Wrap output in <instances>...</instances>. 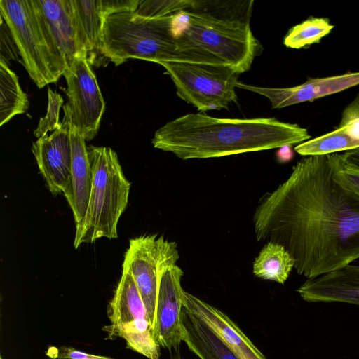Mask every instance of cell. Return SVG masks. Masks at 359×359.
I'll return each instance as SVG.
<instances>
[{
  "label": "cell",
  "mask_w": 359,
  "mask_h": 359,
  "mask_svg": "<svg viewBox=\"0 0 359 359\" xmlns=\"http://www.w3.org/2000/svg\"><path fill=\"white\" fill-rule=\"evenodd\" d=\"M253 4V0H191L172 15L177 50L189 62L247 72L262 50L250 28Z\"/></svg>",
  "instance_id": "3"
},
{
  "label": "cell",
  "mask_w": 359,
  "mask_h": 359,
  "mask_svg": "<svg viewBox=\"0 0 359 359\" xmlns=\"http://www.w3.org/2000/svg\"><path fill=\"white\" fill-rule=\"evenodd\" d=\"M79 32L86 46L90 65L98 66L107 60L103 53L102 26L104 18L97 0H72Z\"/></svg>",
  "instance_id": "19"
},
{
  "label": "cell",
  "mask_w": 359,
  "mask_h": 359,
  "mask_svg": "<svg viewBox=\"0 0 359 359\" xmlns=\"http://www.w3.org/2000/svg\"><path fill=\"white\" fill-rule=\"evenodd\" d=\"M294 264V258L285 247L268 241L255 259L252 272L257 278L284 284Z\"/></svg>",
  "instance_id": "20"
},
{
  "label": "cell",
  "mask_w": 359,
  "mask_h": 359,
  "mask_svg": "<svg viewBox=\"0 0 359 359\" xmlns=\"http://www.w3.org/2000/svg\"><path fill=\"white\" fill-rule=\"evenodd\" d=\"M47 355L52 358L59 359H114L109 357L88 353L72 347H50Z\"/></svg>",
  "instance_id": "30"
},
{
  "label": "cell",
  "mask_w": 359,
  "mask_h": 359,
  "mask_svg": "<svg viewBox=\"0 0 359 359\" xmlns=\"http://www.w3.org/2000/svg\"><path fill=\"white\" fill-rule=\"evenodd\" d=\"M278 149L276 156L277 161L279 163H287L293 158L294 151L292 150V145L286 144Z\"/></svg>",
  "instance_id": "31"
},
{
  "label": "cell",
  "mask_w": 359,
  "mask_h": 359,
  "mask_svg": "<svg viewBox=\"0 0 359 359\" xmlns=\"http://www.w3.org/2000/svg\"><path fill=\"white\" fill-rule=\"evenodd\" d=\"M0 15L8 26L22 63L36 86L42 88L56 82L65 68L49 48L34 0H1Z\"/></svg>",
  "instance_id": "6"
},
{
  "label": "cell",
  "mask_w": 359,
  "mask_h": 359,
  "mask_svg": "<svg viewBox=\"0 0 359 359\" xmlns=\"http://www.w3.org/2000/svg\"><path fill=\"white\" fill-rule=\"evenodd\" d=\"M182 341L199 359H241L205 322L184 306Z\"/></svg>",
  "instance_id": "18"
},
{
  "label": "cell",
  "mask_w": 359,
  "mask_h": 359,
  "mask_svg": "<svg viewBox=\"0 0 359 359\" xmlns=\"http://www.w3.org/2000/svg\"><path fill=\"white\" fill-rule=\"evenodd\" d=\"M333 177L343 188L359 196V168L349 163L343 154H339Z\"/></svg>",
  "instance_id": "26"
},
{
  "label": "cell",
  "mask_w": 359,
  "mask_h": 359,
  "mask_svg": "<svg viewBox=\"0 0 359 359\" xmlns=\"http://www.w3.org/2000/svg\"><path fill=\"white\" fill-rule=\"evenodd\" d=\"M70 142L71 175L68 187L63 194L72 209L76 225L81 222L85 215L93 177L85 137L72 123L70 129Z\"/></svg>",
  "instance_id": "17"
},
{
  "label": "cell",
  "mask_w": 359,
  "mask_h": 359,
  "mask_svg": "<svg viewBox=\"0 0 359 359\" xmlns=\"http://www.w3.org/2000/svg\"><path fill=\"white\" fill-rule=\"evenodd\" d=\"M60 127L50 135H44L32 143V151L39 172L54 196L65 193L69 182L72 168L70 129L72 118L67 103Z\"/></svg>",
  "instance_id": "13"
},
{
  "label": "cell",
  "mask_w": 359,
  "mask_h": 359,
  "mask_svg": "<svg viewBox=\"0 0 359 359\" xmlns=\"http://www.w3.org/2000/svg\"><path fill=\"white\" fill-rule=\"evenodd\" d=\"M338 128L359 140V93L343 110Z\"/></svg>",
  "instance_id": "27"
},
{
  "label": "cell",
  "mask_w": 359,
  "mask_h": 359,
  "mask_svg": "<svg viewBox=\"0 0 359 359\" xmlns=\"http://www.w3.org/2000/svg\"><path fill=\"white\" fill-rule=\"evenodd\" d=\"M87 150L92 185L83 218L76 225L75 248L101 238H118V223L128 205L130 190V182L113 149L90 145Z\"/></svg>",
  "instance_id": "4"
},
{
  "label": "cell",
  "mask_w": 359,
  "mask_h": 359,
  "mask_svg": "<svg viewBox=\"0 0 359 359\" xmlns=\"http://www.w3.org/2000/svg\"><path fill=\"white\" fill-rule=\"evenodd\" d=\"M191 0H140L135 15L144 18L170 15L190 5Z\"/></svg>",
  "instance_id": "24"
},
{
  "label": "cell",
  "mask_w": 359,
  "mask_h": 359,
  "mask_svg": "<svg viewBox=\"0 0 359 359\" xmlns=\"http://www.w3.org/2000/svg\"><path fill=\"white\" fill-rule=\"evenodd\" d=\"M359 85V72L340 75L314 78L289 88L255 86L238 81L236 88L247 90L267 97L273 109L312 102Z\"/></svg>",
  "instance_id": "14"
},
{
  "label": "cell",
  "mask_w": 359,
  "mask_h": 359,
  "mask_svg": "<svg viewBox=\"0 0 359 359\" xmlns=\"http://www.w3.org/2000/svg\"><path fill=\"white\" fill-rule=\"evenodd\" d=\"M39 22L53 55L65 70L87 51L79 32L72 0H34Z\"/></svg>",
  "instance_id": "11"
},
{
  "label": "cell",
  "mask_w": 359,
  "mask_h": 359,
  "mask_svg": "<svg viewBox=\"0 0 359 359\" xmlns=\"http://www.w3.org/2000/svg\"><path fill=\"white\" fill-rule=\"evenodd\" d=\"M18 49L11 32L4 19L1 18L0 63L8 65L11 60H18Z\"/></svg>",
  "instance_id": "28"
},
{
  "label": "cell",
  "mask_w": 359,
  "mask_h": 359,
  "mask_svg": "<svg viewBox=\"0 0 359 359\" xmlns=\"http://www.w3.org/2000/svg\"><path fill=\"white\" fill-rule=\"evenodd\" d=\"M333 28L334 25L326 18L310 17L292 27L285 35L283 43L286 47L299 49L318 43Z\"/></svg>",
  "instance_id": "23"
},
{
  "label": "cell",
  "mask_w": 359,
  "mask_h": 359,
  "mask_svg": "<svg viewBox=\"0 0 359 359\" xmlns=\"http://www.w3.org/2000/svg\"><path fill=\"white\" fill-rule=\"evenodd\" d=\"M338 156L302 158L253 215L257 241L285 247L308 279L359 259V196L334 180Z\"/></svg>",
  "instance_id": "1"
},
{
  "label": "cell",
  "mask_w": 359,
  "mask_h": 359,
  "mask_svg": "<svg viewBox=\"0 0 359 359\" xmlns=\"http://www.w3.org/2000/svg\"><path fill=\"white\" fill-rule=\"evenodd\" d=\"M70 109L72 123L83 134L86 141L97 135L105 111V102L96 76L86 56L76 58L63 74Z\"/></svg>",
  "instance_id": "10"
},
{
  "label": "cell",
  "mask_w": 359,
  "mask_h": 359,
  "mask_svg": "<svg viewBox=\"0 0 359 359\" xmlns=\"http://www.w3.org/2000/svg\"><path fill=\"white\" fill-rule=\"evenodd\" d=\"M28 108V97L21 88L18 76L8 65L0 63V126L25 113Z\"/></svg>",
  "instance_id": "21"
},
{
  "label": "cell",
  "mask_w": 359,
  "mask_h": 359,
  "mask_svg": "<svg viewBox=\"0 0 359 359\" xmlns=\"http://www.w3.org/2000/svg\"><path fill=\"white\" fill-rule=\"evenodd\" d=\"M311 138L307 129L276 118H217L187 114L158 128L153 146L182 160L278 149Z\"/></svg>",
  "instance_id": "2"
},
{
  "label": "cell",
  "mask_w": 359,
  "mask_h": 359,
  "mask_svg": "<svg viewBox=\"0 0 359 359\" xmlns=\"http://www.w3.org/2000/svg\"><path fill=\"white\" fill-rule=\"evenodd\" d=\"M160 65L173 81L178 97L201 113L238 103L235 89L241 74L229 66L182 62Z\"/></svg>",
  "instance_id": "7"
},
{
  "label": "cell",
  "mask_w": 359,
  "mask_h": 359,
  "mask_svg": "<svg viewBox=\"0 0 359 359\" xmlns=\"http://www.w3.org/2000/svg\"><path fill=\"white\" fill-rule=\"evenodd\" d=\"M183 306L205 322L241 359H266L223 311L184 290Z\"/></svg>",
  "instance_id": "15"
},
{
  "label": "cell",
  "mask_w": 359,
  "mask_h": 359,
  "mask_svg": "<svg viewBox=\"0 0 359 359\" xmlns=\"http://www.w3.org/2000/svg\"><path fill=\"white\" fill-rule=\"evenodd\" d=\"M177 359H180V358H177Z\"/></svg>",
  "instance_id": "34"
},
{
  "label": "cell",
  "mask_w": 359,
  "mask_h": 359,
  "mask_svg": "<svg viewBox=\"0 0 359 359\" xmlns=\"http://www.w3.org/2000/svg\"><path fill=\"white\" fill-rule=\"evenodd\" d=\"M297 292L308 302H342L359 306V266L350 264L307 279Z\"/></svg>",
  "instance_id": "16"
},
{
  "label": "cell",
  "mask_w": 359,
  "mask_h": 359,
  "mask_svg": "<svg viewBox=\"0 0 359 359\" xmlns=\"http://www.w3.org/2000/svg\"><path fill=\"white\" fill-rule=\"evenodd\" d=\"M62 104L63 99L62 96L48 88L46 114L40 118L38 126L34 131L36 137L40 138L46 135L48 132L53 133L60 127L61 122H60L59 118Z\"/></svg>",
  "instance_id": "25"
},
{
  "label": "cell",
  "mask_w": 359,
  "mask_h": 359,
  "mask_svg": "<svg viewBox=\"0 0 359 359\" xmlns=\"http://www.w3.org/2000/svg\"><path fill=\"white\" fill-rule=\"evenodd\" d=\"M343 154L349 163L359 168V147L345 151Z\"/></svg>",
  "instance_id": "32"
},
{
  "label": "cell",
  "mask_w": 359,
  "mask_h": 359,
  "mask_svg": "<svg viewBox=\"0 0 359 359\" xmlns=\"http://www.w3.org/2000/svg\"><path fill=\"white\" fill-rule=\"evenodd\" d=\"M1 359H2V358H1Z\"/></svg>",
  "instance_id": "33"
},
{
  "label": "cell",
  "mask_w": 359,
  "mask_h": 359,
  "mask_svg": "<svg viewBox=\"0 0 359 359\" xmlns=\"http://www.w3.org/2000/svg\"><path fill=\"white\" fill-rule=\"evenodd\" d=\"M359 147L356 140L344 133L341 128L306 140L294 147L295 151L302 156H321L347 151Z\"/></svg>",
  "instance_id": "22"
},
{
  "label": "cell",
  "mask_w": 359,
  "mask_h": 359,
  "mask_svg": "<svg viewBox=\"0 0 359 359\" xmlns=\"http://www.w3.org/2000/svg\"><path fill=\"white\" fill-rule=\"evenodd\" d=\"M108 339H123L127 347L148 358L159 359L161 346L152 333L144 302L131 275L122 270L120 280L108 305Z\"/></svg>",
  "instance_id": "8"
},
{
  "label": "cell",
  "mask_w": 359,
  "mask_h": 359,
  "mask_svg": "<svg viewBox=\"0 0 359 359\" xmlns=\"http://www.w3.org/2000/svg\"><path fill=\"white\" fill-rule=\"evenodd\" d=\"M140 0H97L100 12L105 18L116 13H134L138 8Z\"/></svg>",
  "instance_id": "29"
},
{
  "label": "cell",
  "mask_w": 359,
  "mask_h": 359,
  "mask_svg": "<svg viewBox=\"0 0 359 359\" xmlns=\"http://www.w3.org/2000/svg\"><path fill=\"white\" fill-rule=\"evenodd\" d=\"M183 271L177 264L161 274L152 329L156 342L170 352L180 353L182 341Z\"/></svg>",
  "instance_id": "12"
},
{
  "label": "cell",
  "mask_w": 359,
  "mask_h": 359,
  "mask_svg": "<svg viewBox=\"0 0 359 359\" xmlns=\"http://www.w3.org/2000/svg\"><path fill=\"white\" fill-rule=\"evenodd\" d=\"M179 259L177 243L163 236L143 235L129 241L122 269L131 275L152 329L161 274L165 269L176 265Z\"/></svg>",
  "instance_id": "9"
},
{
  "label": "cell",
  "mask_w": 359,
  "mask_h": 359,
  "mask_svg": "<svg viewBox=\"0 0 359 359\" xmlns=\"http://www.w3.org/2000/svg\"><path fill=\"white\" fill-rule=\"evenodd\" d=\"M173 14L144 18L126 12L105 18L102 26L104 57L115 66L130 58L159 65L168 62H189L177 50L172 27Z\"/></svg>",
  "instance_id": "5"
}]
</instances>
